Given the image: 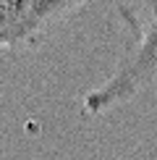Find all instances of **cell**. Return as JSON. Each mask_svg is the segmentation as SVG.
<instances>
[{"label":"cell","mask_w":157,"mask_h":160,"mask_svg":"<svg viewBox=\"0 0 157 160\" xmlns=\"http://www.w3.org/2000/svg\"><path fill=\"white\" fill-rule=\"evenodd\" d=\"M118 13L128 29L126 50L110 76L84 95V116H105L157 84V0H128Z\"/></svg>","instance_id":"6da1fadb"},{"label":"cell","mask_w":157,"mask_h":160,"mask_svg":"<svg viewBox=\"0 0 157 160\" xmlns=\"http://www.w3.org/2000/svg\"><path fill=\"white\" fill-rule=\"evenodd\" d=\"M89 3L94 0H0V52L34 50Z\"/></svg>","instance_id":"7a4b0ae2"}]
</instances>
